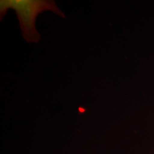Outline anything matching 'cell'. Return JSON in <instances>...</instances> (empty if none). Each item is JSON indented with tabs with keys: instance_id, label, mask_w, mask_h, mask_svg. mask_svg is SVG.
<instances>
[{
	"instance_id": "cell-1",
	"label": "cell",
	"mask_w": 154,
	"mask_h": 154,
	"mask_svg": "<svg viewBox=\"0 0 154 154\" xmlns=\"http://www.w3.org/2000/svg\"><path fill=\"white\" fill-rule=\"evenodd\" d=\"M8 9H13L18 17L20 27L25 39L29 42H37L40 36L35 28L36 17L39 13L51 10L63 16L54 2L34 0H9L1 1V15Z\"/></svg>"
}]
</instances>
